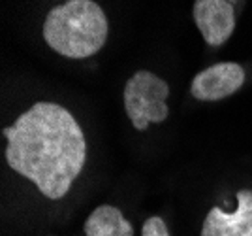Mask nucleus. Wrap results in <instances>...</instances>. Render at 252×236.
Returning <instances> with one entry per match:
<instances>
[{"label": "nucleus", "mask_w": 252, "mask_h": 236, "mask_svg": "<svg viewBox=\"0 0 252 236\" xmlns=\"http://www.w3.org/2000/svg\"><path fill=\"white\" fill-rule=\"evenodd\" d=\"M2 132L11 170L51 200L66 197L87 161V142L74 116L61 104L36 102Z\"/></svg>", "instance_id": "f257e3e1"}, {"label": "nucleus", "mask_w": 252, "mask_h": 236, "mask_svg": "<svg viewBox=\"0 0 252 236\" xmlns=\"http://www.w3.org/2000/svg\"><path fill=\"white\" fill-rule=\"evenodd\" d=\"M141 236H169L168 225L164 223V219H162V217L153 215V217H149L147 221L143 223Z\"/></svg>", "instance_id": "6e6552de"}, {"label": "nucleus", "mask_w": 252, "mask_h": 236, "mask_svg": "<svg viewBox=\"0 0 252 236\" xmlns=\"http://www.w3.org/2000/svg\"><path fill=\"white\" fill-rule=\"evenodd\" d=\"M252 231V191H237V210L233 214L215 206L205 215L200 236H245Z\"/></svg>", "instance_id": "423d86ee"}, {"label": "nucleus", "mask_w": 252, "mask_h": 236, "mask_svg": "<svg viewBox=\"0 0 252 236\" xmlns=\"http://www.w3.org/2000/svg\"><path fill=\"white\" fill-rule=\"evenodd\" d=\"M107 17L94 0H66L43 23V40L59 55L85 59L98 53L107 40Z\"/></svg>", "instance_id": "f03ea898"}, {"label": "nucleus", "mask_w": 252, "mask_h": 236, "mask_svg": "<svg viewBox=\"0 0 252 236\" xmlns=\"http://www.w3.org/2000/svg\"><path fill=\"white\" fill-rule=\"evenodd\" d=\"M245 236H252V231H251V233H247V235H245Z\"/></svg>", "instance_id": "1a4fd4ad"}, {"label": "nucleus", "mask_w": 252, "mask_h": 236, "mask_svg": "<svg viewBox=\"0 0 252 236\" xmlns=\"http://www.w3.org/2000/svg\"><path fill=\"white\" fill-rule=\"evenodd\" d=\"M87 236H134V227L117 206L102 204L87 217L83 227Z\"/></svg>", "instance_id": "0eeeda50"}, {"label": "nucleus", "mask_w": 252, "mask_h": 236, "mask_svg": "<svg viewBox=\"0 0 252 236\" xmlns=\"http://www.w3.org/2000/svg\"><path fill=\"white\" fill-rule=\"evenodd\" d=\"M169 85L149 70H139L125 85V110L137 130H147L151 123H162L169 116L166 98Z\"/></svg>", "instance_id": "7ed1b4c3"}, {"label": "nucleus", "mask_w": 252, "mask_h": 236, "mask_svg": "<svg viewBox=\"0 0 252 236\" xmlns=\"http://www.w3.org/2000/svg\"><path fill=\"white\" fill-rule=\"evenodd\" d=\"M192 15L209 45H222L233 34L235 8L230 0H196Z\"/></svg>", "instance_id": "39448f33"}, {"label": "nucleus", "mask_w": 252, "mask_h": 236, "mask_svg": "<svg viewBox=\"0 0 252 236\" xmlns=\"http://www.w3.org/2000/svg\"><path fill=\"white\" fill-rule=\"evenodd\" d=\"M245 83V68L237 63H217L200 74L190 83V93L201 102H217L231 97Z\"/></svg>", "instance_id": "20e7f679"}]
</instances>
